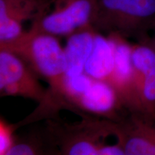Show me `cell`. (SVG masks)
<instances>
[{
  "label": "cell",
  "mask_w": 155,
  "mask_h": 155,
  "mask_svg": "<svg viewBox=\"0 0 155 155\" xmlns=\"http://www.w3.org/2000/svg\"><path fill=\"white\" fill-rule=\"evenodd\" d=\"M98 155H126L123 147L116 141V144H104L98 151Z\"/></svg>",
  "instance_id": "15"
},
{
  "label": "cell",
  "mask_w": 155,
  "mask_h": 155,
  "mask_svg": "<svg viewBox=\"0 0 155 155\" xmlns=\"http://www.w3.org/2000/svg\"><path fill=\"white\" fill-rule=\"evenodd\" d=\"M115 64V48L111 38L96 32L94 43L87 60L84 73L96 81L109 83Z\"/></svg>",
  "instance_id": "11"
},
{
  "label": "cell",
  "mask_w": 155,
  "mask_h": 155,
  "mask_svg": "<svg viewBox=\"0 0 155 155\" xmlns=\"http://www.w3.org/2000/svg\"><path fill=\"white\" fill-rule=\"evenodd\" d=\"M92 26L106 35L150 41L148 32L155 28V0H97Z\"/></svg>",
  "instance_id": "2"
},
{
  "label": "cell",
  "mask_w": 155,
  "mask_h": 155,
  "mask_svg": "<svg viewBox=\"0 0 155 155\" xmlns=\"http://www.w3.org/2000/svg\"><path fill=\"white\" fill-rule=\"evenodd\" d=\"M50 3V0H0V45L22 35L23 23L46 14Z\"/></svg>",
  "instance_id": "9"
},
{
  "label": "cell",
  "mask_w": 155,
  "mask_h": 155,
  "mask_svg": "<svg viewBox=\"0 0 155 155\" xmlns=\"http://www.w3.org/2000/svg\"><path fill=\"white\" fill-rule=\"evenodd\" d=\"M22 58L8 50H0V94L33 100L39 105L47 100L48 90Z\"/></svg>",
  "instance_id": "5"
},
{
  "label": "cell",
  "mask_w": 155,
  "mask_h": 155,
  "mask_svg": "<svg viewBox=\"0 0 155 155\" xmlns=\"http://www.w3.org/2000/svg\"><path fill=\"white\" fill-rule=\"evenodd\" d=\"M136 112L155 119V51L150 41L132 44Z\"/></svg>",
  "instance_id": "6"
},
{
  "label": "cell",
  "mask_w": 155,
  "mask_h": 155,
  "mask_svg": "<svg viewBox=\"0 0 155 155\" xmlns=\"http://www.w3.org/2000/svg\"><path fill=\"white\" fill-rule=\"evenodd\" d=\"M58 38L29 29L16 40L0 45V50L19 56L39 78L47 81L48 96L43 106L54 114L62 109L68 110L65 99L66 59Z\"/></svg>",
  "instance_id": "1"
},
{
  "label": "cell",
  "mask_w": 155,
  "mask_h": 155,
  "mask_svg": "<svg viewBox=\"0 0 155 155\" xmlns=\"http://www.w3.org/2000/svg\"><path fill=\"white\" fill-rule=\"evenodd\" d=\"M115 48V64L110 84L115 88L126 109L136 112L134 70L131 60L132 44L127 38L117 34L107 35Z\"/></svg>",
  "instance_id": "10"
},
{
  "label": "cell",
  "mask_w": 155,
  "mask_h": 155,
  "mask_svg": "<svg viewBox=\"0 0 155 155\" xmlns=\"http://www.w3.org/2000/svg\"><path fill=\"white\" fill-rule=\"evenodd\" d=\"M60 155L61 152L46 127L16 136L14 144L7 155Z\"/></svg>",
  "instance_id": "13"
},
{
  "label": "cell",
  "mask_w": 155,
  "mask_h": 155,
  "mask_svg": "<svg viewBox=\"0 0 155 155\" xmlns=\"http://www.w3.org/2000/svg\"><path fill=\"white\" fill-rule=\"evenodd\" d=\"M154 38H153L152 39H151L150 43H151V45H152L153 49H154L155 51V28H154Z\"/></svg>",
  "instance_id": "16"
},
{
  "label": "cell",
  "mask_w": 155,
  "mask_h": 155,
  "mask_svg": "<svg viewBox=\"0 0 155 155\" xmlns=\"http://www.w3.org/2000/svg\"><path fill=\"white\" fill-rule=\"evenodd\" d=\"M46 128L61 155H98L106 139L112 134V121L86 116L70 124L50 119Z\"/></svg>",
  "instance_id": "3"
},
{
  "label": "cell",
  "mask_w": 155,
  "mask_h": 155,
  "mask_svg": "<svg viewBox=\"0 0 155 155\" xmlns=\"http://www.w3.org/2000/svg\"><path fill=\"white\" fill-rule=\"evenodd\" d=\"M112 134L126 155H155V119L129 112L112 121Z\"/></svg>",
  "instance_id": "7"
},
{
  "label": "cell",
  "mask_w": 155,
  "mask_h": 155,
  "mask_svg": "<svg viewBox=\"0 0 155 155\" xmlns=\"http://www.w3.org/2000/svg\"><path fill=\"white\" fill-rule=\"evenodd\" d=\"M19 127L17 124H10L4 118L0 119V155H7L14 144L16 134Z\"/></svg>",
  "instance_id": "14"
},
{
  "label": "cell",
  "mask_w": 155,
  "mask_h": 155,
  "mask_svg": "<svg viewBox=\"0 0 155 155\" xmlns=\"http://www.w3.org/2000/svg\"><path fill=\"white\" fill-rule=\"evenodd\" d=\"M97 0H54L53 9L32 22L30 30L57 37H68L92 25Z\"/></svg>",
  "instance_id": "4"
},
{
  "label": "cell",
  "mask_w": 155,
  "mask_h": 155,
  "mask_svg": "<svg viewBox=\"0 0 155 155\" xmlns=\"http://www.w3.org/2000/svg\"><path fill=\"white\" fill-rule=\"evenodd\" d=\"M73 108L83 118L93 116L114 121L121 119L127 115L123 112L127 111L110 83L96 80L73 103Z\"/></svg>",
  "instance_id": "8"
},
{
  "label": "cell",
  "mask_w": 155,
  "mask_h": 155,
  "mask_svg": "<svg viewBox=\"0 0 155 155\" xmlns=\"http://www.w3.org/2000/svg\"><path fill=\"white\" fill-rule=\"evenodd\" d=\"M96 32L91 25L67 37V43L64 48L67 77H74L84 73L87 60L94 46Z\"/></svg>",
  "instance_id": "12"
}]
</instances>
